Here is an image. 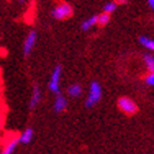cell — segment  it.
I'll return each instance as SVG.
<instances>
[{
    "label": "cell",
    "mask_w": 154,
    "mask_h": 154,
    "mask_svg": "<svg viewBox=\"0 0 154 154\" xmlns=\"http://www.w3.org/2000/svg\"><path fill=\"white\" fill-rule=\"evenodd\" d=\"M72 15H73V8L65 2H60L59 4H57L51 11V17L57 20L68 19Z\"/></svg>",
    "instance_id": "cell-1"
},
{
    "label": "cell",
    "mask_w": 154,
    "mask_h": 154,
    "mask_svg": "<svg viewBox=\"0 0 154 154\" xmlns=\"http://www.w3.org/2000/svg\"><path fill=\"white\" fill-rule=\"evenodd\" d=\"M100 98H102V88L97 82H93L90 84V89H89V94L87 98L85 105L88 108L94 106L99 100H100Z\"/></svg>",
    "instance_id": "cell-2"
},
{
    "label": "cell",
    "mask_w": 154,
    "mask_h": 154,
    "mask_svg": "<svg viewBox=\"0 0 154 154\" xmlns=\"http://www.w3.org/2000/svg\"><path fill=\"white\" fill-rule=\"evenodd\" d=\"M118 106H119V109L123 113H125L128 115H133V114H135L138 112L137 104L130 98H127V97H123V98L119 99L118 100Z\"/></svg>",
    "instance_id": "cell-3"
},
{
    "label": "cell",
    "mask_w": 154,
    "mask_h": 154,
    "mask_svg": "<svg viewBox=\"0 0 154 154\" xmlns=\"http://www.w3.org/2000/svg\"><path fill=\"white\" fill-rule=\"evenodd\" d=\"M61 76V66L58 65L51 73V78L49 83V89L51 90V93H59V80Z\"/></svg>",
    "instance_id": "cell-4"
},
{
    "label": "cell",
    "mask_w": 154,
    "mask_h": 154,
    "mask_svg": "<svg viewBox=\"0 0 154 154\" xmlns=\"http://www.w3.org/2000/svg\"><path fill=\"white\" fill-rule=\"evenodd\" d=\"M35 42H36V34L34 32L29 33V35L26 36V39L24 42V54L25 55H29L32 53L34 45H35Z\"/></svg>",
    "instance_id": "cell-5"
},
{
    "label": "cell",
    "mask_w": 154,
    "mask_h": 154,
    "mask_svg": "<svg viewBox=\"0 0 154 154\" xmlns=\"http://www.w3.org/2000/svg\"><path fill=\"white\" fill-rule=\"evenodd\" d=\"M65 108H66V99L63 95H58L55 103H54V109H55L57 113H60L65 110Z\"/></svg>",
    "instance_id": "cell-6"
},
{
    "label": "cell",
    "mask_w": 154,
    "mask_h": 154,
    "mask_svg": "<svg viewBox=\"0 0 154 154\" xmlns=\"http://www.w3.org/2000/svg\"><path fill=\"white\" fill-rule=\"evenodd\" d=\"M40 98H42V94H40V89L38 88V85H34L33 95H32V100H30V104H29V106L32 108V109H33V108H35V106H36V104L39 103Z\"/></svg>",
    "instance_id": "cell-7"
},
{
    "label": "cell",
    "mask_w": 154,
    "mask_h": 154,
    "mask_svg": "<svg viewBox=\"0 0 154 154\" xmlns=\"http://www.w3.org/2000/svg\"><path fill=\"white\" fill-rule=\"evenodd\" d=\"M97 21H98V15H94V17H91V18L84 20L82 23V29L84 30V32H87V30H89L91 26L97 25Z\"/></svg>",
    "instance_id": "cell-8"
},
{
    "label": "cell",
    "mask_w": 154,
    "mask_h": 154,
    "mask_svg": "<svg viewBox=\"0 0 154 154\" xmlns=\"http://www.w3.org/2000/svg\"><path fill=\"white\" fill-rule=\"evenodd\" d=\"M82 87L79 85V84H73V85H70L68 88V94L70 95L72 98H76L79 97L82 94Z\"/></svg>",
    "instance_id": "cell-9"
},
{
    "label": "cell",
    "mask_w": 154,
    "mask_h": 154,
    "mask_svg": "<svg viewBox=\"0 0 154 154\" xmlns=\"http://www.w3.org/2000/svg\"><path fill=\"white\" fill-rule=\"evenodd\" d=\"M32 138H33V130H32V129H26L25 132L19 137L18 140H19V143L26 144V143H29L30 140H32Z\"/></svg>",
    "instance_id": "cell-10"
},
{
    "label": "cell",
    "mask_w": 154,
    "mask_h": 154,
    "mask_svg": "<svg viewBox=\"0 0 154 154\" xmlns=\"http://www.w3.org/2000/svg\"><path fill=\"white\" fill-rule=\"evenodd\" d=\"M110 20V14L109 13H102L100 15H98V21H97V24L99 26H105L108 23H109Z\"/></svg>",
    "instance_id": "cell-11"
},
{
    "label": "cell",
    "mask_w": 154,
    "mask_h": 154,
    "mask_svg": "<svg viewBox=\"0 0 154 154\" xmlns=\"http://www.w3.org/2000/svg\"><path fill=\"white\" fill-rule=\"evenodd\" d=\"M139 42H140V44L143 45L144 48H147V49H149V50H154V40L150 39V38L140 36V38H139Z\"/></svg>",
    "instance_id": "cell-12"
},
{
    "label": "cell",
    "mask_w": 154,
    "mask_h": 154,
    "mask_svg": "<svg viewBox=\"0 0 154 154\" xmlns=\"http://www.w3.org/2000/svg\"><path fill=\"white\" fill-rule=\"evenodd\" d=\"M144 63H145V65H147L149 72H154V55L145 54L144 55Z\"/></svg>",
    "instance_id": "cell-13"
},
{
    "label": "cell",
    "mask_w": 154,
    "mask_h": 154,
    "mask_svg": "<svg viewBox=\"0 0 154 154\" xmlns=\"http://www.w3.org/2000/svg\"><path fill=\"white\" fill-rule=\"evenodd\" d=\"M18 143H19L18 139H11L9 143L6 144V147H5V149H4V153H5V154H10V153H13V152L15 150V148H17Z\"/></svg>",
    "instance_id": "cell-14"
},
{
    "label": "cell",
    "mask_w": 154,
    "mask_h": 154,
    "mask_svg": "<svg viewBox=\"0 0 154 154\" xmlns=\"http://www.w3.org/2000/svg\"><path fill=\"white\" fill-rule=\"evenodd\" d=\"M115 9H117V3L115 2H112V3H108V4H105L104 5V11L105 13H113Z\"/></svg>",
    "instance_id": "cell-15"
},
{
    "label": "cell",
    "mask_w": 154,
    "mask_h": 154,
    "mask_svg": "<svg viewBox=\"0 0 154 154\" xmlns=\"http://www.w3.org/2000/svg\"><path fill=\"white\" fill-rule=\"evenodd\" d=\"M145 83H147L148 85L154 87V72H150L147 76H145Z\"/></svg>",
    "instance_id": "cell-16"
},
{
    "label": "cell",
    "mask_w": 154,
    "mask_h": 154,
    "mask_svg": "<svg viewBox=\"0 0 154 154\" xmlns=\"http://www.w3.org/2000/svg\"><path fill=\"white\" fill-rule=\"evenodd\" d=\"M148 4H149V6L152 8V10L154 11V0H148Z\"/></svg>",
    "instance_id": "cell-17"
},
{
    "label": "cell",
    "mask_w": 154,
    "mask_h": 154,
    "mask_svg": "<svg viewBox=\"0 0 154 154\" xmlns=\"http://www.w3.org/2000/svg\"><path fill=\"white\" fill-rule=\"evenodd\" d=\"M5 57L6 55V51H5V49H2V48H0V57Z\"/></svg>",
    "instance_id": "cell-18"
},
{
    "label": "cell",
    "mask_w": 154,
    "mask_h": 154,
    "mask_svg": "<svg viewBox=\"0 0 154 154\" xmlns=\"http://www.w3.org/2000/svg\"><path fill=\"white\" fill-rule=\"evenodd\" d=\"M115 3H117V5H118V4H125L127 2H125V0H117Z\"/></svg>",
    "instance_id": "cell-19"
},
{
    "label": "cell",
    "mask_w": 154,
    "mask_h": 154,
    "mask_svg": "<svg viewBox=\"0 0 154 154\" xmlns=\"http://www.w3.org/2000/svg\"><path fill=\"white\" fill-rule=\"evenodd\" d=\"M20 2H24V0H20Z\"/></svg>",
    "instance_id": "cell-20"
}]
</instances>
